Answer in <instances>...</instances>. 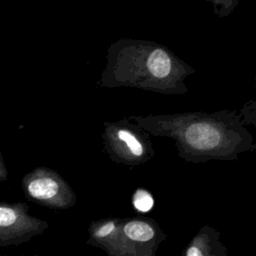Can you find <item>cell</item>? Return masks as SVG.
<instances>
[{"instance_id":"cell-1","label":"cell","mask_w":256,"mask_h":256,"mask_svg":"<svg viewBox=\"0 0 256 256\" xmlns=\"http://www.w3.org/2000/svg\"><path fill=\"white\" fill-rule=\"evenodd\" d=\"M151 136L175 143L178 156L187 163L238 160L256 149L253 135L236 110L131 115L127 117Z\"/></svg>"},{"instance_id":"cell-11","label":"cell","mask_w":256,"mask_h":256,"mask_svg":"<svg viewBox=\"0 0 256 256\" xmlns=\"http://www.w3.org/2000/svg\"><path fill=\"white\" fill-rule=\"evenodd\" d=\"M8 179V170L4 161V157L0 151V182L7 181Z\"/></svg>"},{"instance_id":"cell-2","label":"cell","mask_w":256,"mask_h":256,"mask_svg":"<svg viewBox=\"0 0 256 256\" xmlns=\"http://www.w3.org/2000/svg\"><path fill=\"white\" fill-rule=\"evenodd\" d=\"M97 82L102 88H136L164 95L188 92L186 78L195 69L170 48L152 40L120 38L107 50Z\"/></svg>"},{"instance_id":"cell-10","label":"cell","mask_w":256,"mask_h":256,"mask_svg":"<svg viewBox=\"0 0 256 256\" xmlns=\"http://www.w3.org/2000/svg\"><path fill=\"white\" fill-rule=\"evenodd\" d=\"M213 5L214 13L219 17L228 16L239 4L237 0H209Z\"/></svg>"},{"instance_id":"cell-5","label":"cell","mask_w":256,"mask_h":256,"mask_svg":"<svg viewBox=\"0 0 256 256\" xmlns=\"http://www.w3.org/2000/svg\"><path fill=\"white\" fill-rule=\"evenodd\" d=\"M25 197L41 206L54 210L72 208L77 197L68 182L54 169L39 166L21 179Z\"/></svg>"},{"instance_id":"cell-4","label":"cell","mask_w":256,"mask_h":256,"mask_svg":"<svg viewBox=\"0 0 256 256\" xmlns=\"http://www.w3.org/2000/svg\"><path fill=\"white\" fill-rule=\"evenodd\" d=\"M101 138L105 153L117 164L139 166L155 156L151 135L128 118L105 121Z\"/></svg>"},{"instance_id":"cell-12","label":"cell","mask_w":256,"mask_h":256,"mask_svg":"<svg viewBox=\"0 0 256 256\" xmlns=\"http://www.w3.org/2000/svg\"><path fill=\"white\" fill-rule=\"evenodd\" d=\"M0 256H9V255H0Z\"/></svg>"},{"instance_id":"cell-6","label":"cell","mask_w":256,"mask_h":256,"mask_svg":"<svg viewBox=\"0 0 256 256\" xmlns=\"http://www.w3.org/2000/svg\"><path fill=\"white\" fill-rule=\"evenodd\" d=\"M24 202H0V247L18 246L44 234L49 223L29 213Z\"/></svg>"},{"instance_id":"cell-8","label":"cell","mask_w":256,"mask_h":256,"mask_svg":"<svg viewBox=\"0 0 256 256\" xmlns=\"http://www.w3.org/2000/svg\"><path fill=\"white\" fill-rule=\"evenodd\" d=\"M132 204L139 212H148L153 208L154 198L150 191L145 188H137L132 195Z\"/></svg>"},{"instance_id":"cell-7","label":"cell","mask_w":256,"mask_h":256,"mask_svg":"<svg viewBox=\"0 0 256 256\" xmlns=\"http://www.w3.org/2000/svg\"><path fill=\"white\" fill-rule=\"evenodd\" d=\"M181 256H228V249L221 240V233L205 224L191 238Z\"/></svg>"},{"instance_id":"cell-9","label":"cell","mask_w":256,"mask_h":256,"mask_svg":"<svg viewBox=\"0 0 256 256\" xmlns=\"http://www.w3.org/2000/svg\"><path fill=\"white\" fill-rule=\"evenodd\" d=\"M239 115L242 124L246 127L247 125H256V102L254 99H250L248 102H246L240 109L239 112H237Z\"/></svg>"},{"instance_id":"cell-13","label":"cell","mask_w":256,"mask_h":256,"mask_svg":"<svg viewBox=\"0 0 256 256\" xmlns=\"http://www.w3.org/2000/svg\"><path fill=\"white\" fill-rule=\"evenodd\" d=\"M34 256H38V255H34Z\"/></svg>"},{"instance_id":"cell-3","label":"cell","mask_w":256,"mask_h":256,"mask_svg":"<svg viewBox=\"0 0 256 256\" xmlns=\"http://www.w3.org/2000/svg\"><path fill=\"white\" fill-rule=\"evenodd\" d=\"M167 234L150 217H106L88 226L87 244L107 256H156Z\"/></svg>"}]
</instances>
